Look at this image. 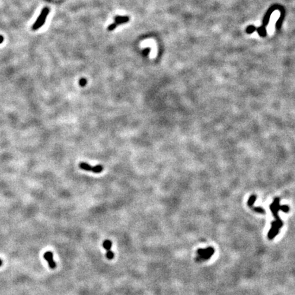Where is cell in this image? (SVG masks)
Here are the masks:
<instances>
[{"label": "cell", "instance_id": "obj_1", "mask_svg": "<svg viewBox=\"0 0 295 295\" xmlns=\"http://www.w3.org/2000/svg\"><path fill=\"white\" fill-rule=\"evenodd\" d=\"M280 199L279 197H275L274 199V201L270 206V208L272 212V215L275 218V221L271 223V228L270 229L269 232L268 233V237L270 240L273 239L275 236L278 235L280 232V229L281 227L283 226V222L281 220L280 216H279V211L280 210L283 211V212L288 213L289 211L290 208L288 206H280Z\"/></svg>", "mask_w": 295, "mask_h": 295}, {"label": "cell", "instance_id": "obj_2", "mask_svg": "<svg viewBox=\"0 0 295 295\" xmlns=\"http://www.w3.org/2000/svg\"><path fill=\"white\" fill-rule=\"evenodd\" d=\"M214 253L215 249L211 247L206 249H199L197 251L196 260L197 262H204L205 260H209Z\"/></svg>", "mask_w": 295, "mask_h": 295}, {"label": "cell", "instance_id": "obj_3", "mask_svg": "<svg viewBox=\"0 0 295 295\" xmlns=\"http://www.w3.org/2000/svg\"><path fill=\"white\" fill-rule=\"evenodd\" d=\"M49 12V8H44L43 10H42V12H41V13H40V16L38 17L37 20L35 22V23L34 24V25L32 27V29L34 30H38V29H39L40 27L43 25L44 23H45L47 17V15H48Z\"/></svg>", "mask_w": 295, "mask_h": 295}, {"label": "cell", "instance_id": "obj_4", "mask_svg": "<svg viewBox=\"0 0 295 295\" xmlns=\"http://www.w3.org/2000/svg\"><path fill=\"white\" fill-rule=\"evenodd\" d=\"M281 7V5H279V4H275V5L271 6V7L268 9V10L267 11V12H266V14L264 15V17H263L262 25H261V27L266 28V27H267L269 23L270 19H271V15L272 14V12H273L274 11L276 10H280Z\"/></svg>", "mask_w": 295, "mask_h": 295}, {"label": "cell", "instance_id": "obj_5", "mask_svg": "<svg viewBox=\"0 0 295 295\" xmlns=\"http://www.w3.org/2000/svg\"><path fill=\"white\" fill-rule=\"evenodd\" d=\"M79 168L83 170L87 171V172H91L93 173H96V174H98V173H101L103 170V168L102 165H96V166H91L89 164H87V163H85V162H82V163H79Z\"/></svg>", "mask_w": 295, "mask_h": 295}, {"label": "cell", "instance_id": "obj_6", "mask_svg": "<svg viewBox=\"0 0 295 295\" xmlns=\"http://www.w3.org/2000/svg\"><path fill=\"white\" fill-rule=\"evenodd\" d=\"M43 257L47 261L49 267H50L51 269H55L56 263L55 262V261L53 260V255L52 252L49 251L45 252V253H44Z\"/></svg>", "mask_w": 295, "mask_h": 295}, {"label": "cell", "instance_id": "obj_7", "mask_svg": "<svg viewBox=\"0 0 295 295\" xmlns=\"http://www.w3.org/2000/svg\"><path fill=\"white\" fill-rule=\"evenodd\" d=\"M280 17L279 18V19L278 20V21H277V23H276V29L278 30H280L281 28V25H282V23H283V20H284L285 19V14H286V11H285V8L283 6H281V7L280 8Z\"/></svg>", "mask_w": 295, "mask_h": 295}, {"label": "cell", "instance_id": "obj_8", "mask_svg": "<svg viewBox=\"0 0 295 295\" xmlns=\"http://www.w3.org/2000/svg\"><path fill=\"white\" fill-rule=\"evenodd\" d=\"M129 21V18L128 17H126V16H117V17L115 18V23L117 25L118 24H122L124 23H127Z\"/></svg>", "mask_w": 295, "mask_h": 295}, {"label": "cell", "instance_id": "obj_9", "mask_svg": "<svg viewBox=\"0 0 295 295\" xmlns=\"http://www.w3.org/2000/svg\"><path fill=\"white\" fill-rule=\"evenodd\" d=\"M256 31H257L259 36L261 37H266L267 35V29L264 28H262V27H259L257 29H256Z\"/></svg>", "mask_w": 295, "mask_h": 295}, {"label": "cell", "instance_id": "obj_10", "mask_svg": "<svg viewBox=\"0 0 295 295\" xmlns=\"http://www.w3.org/2000/svg\"><path fill=\"white\" fill-rule=\"evenodd\" d=\"M103 246L104 247V249H105L108 251V250H111V246H112V243L111 240H105L103 243Z\"/></svg>", "mask_w": 295, "mask_h": 295}, {"label": "cell", "instance_id": "obj_11", "mask_svg": "<svg viewBox=\"0 0 295 295\" xmlns=\"http://www.w3.org/2000/svg\"><path fill=\"white\" fill-rule=\"evenodd\" d=\"M256 29H257V28H256V26L253 25H249V26L247 27L246 30H245V31H246V33L249 34H251L253 33L254 31H256Z\"/></svg>", "mask_w": 295, "mask_h": 295}, {"label": "cell", "instance_id": "obj_12", "mask_svg": "<svg viewBox=\"0 0 295 295\" xmlns=\"http://www.w3.org/2000/svg\"><path fill=\"white\" fill-rule=\"evenodd\" d=\"M106 256L107 259H109V260H112V259L114 258V253L111 251V250H108V251H107Z\"/></svg>", "mask_w": 295, "mask_h": 295}, {"label": "cell", "instance_id": "obj_13", "mask_svg": "<svg viewBox=\"0 0 295 295\" xmlns=\"http://www.w3.org/2000/svg\"><path fill=\"white\" fill-rule=\"evenodd\" d=\"M117 26V24L115 23H112L111 25H110L108 27V30H109V31H111V30H114L115 28H116V27Z\"/></svg>", "mask_w": 295, "mask_h": 295}, {"label": "cell", "instance_id": "obj_14", "mask_svg": "<svg viewBox=\"0 0 295 295\" xmlns=\"http://www.w3.org/2000/svg\"><path fill=\"white\" fill-rule=\"evenodd\" d=\"M80 85H82V86H83V85H85V84H86V81H85V79H82V80H80Z\"/></svg>", "mask_w": 295, "mask_h": 295}, {"label": "cell", "instance_id": "obj_15", "mask_svg": "<svg viewBox=\"0 0 295 295\" xmlns=\"http://www.w3.org/2000/svg\"><path fill=\"white\" fill-rule=\"evenodd\" d=\"M3 41H4V37L2 36H0V44H1Z\"/></svg>", "mask_w": 295, "mask_h": 295}, {"label": "cell", "instance_id": "obj_16", "mask_svg": "<svg viewBox=\"0 0 295 295\" xmlns=\"http://www.w3.org/2000/svg\"><path fill=\"white\" fill-rule=\"evenodd\" d=\"M2 264H3V262H2V260L0 259V267L2 265Z\"/></svg>", "mask_w": 295, "mask_h": 295}]
</instances>
